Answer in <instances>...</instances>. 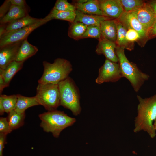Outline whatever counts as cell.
Instances as JSON below:
<instances>
[{"label": "cell", "instance_id": "cell-23", "mask_svg": "<svg viewBox=\"0 0 156 156\" xmlns=\"http://www.w3.org/2000/svg\"><path fill=\"white\" fill-rule=\"evenodd\" d=\"M75 12H65L58 10L53 8L44 18L50 21L53 19L65 20L74 22L76 17Z\"/></svg>", "mask_w": 156, "mask_h": 156}, {"label": "cell", "instance_id": "cell-27", "mask_svg": "<svg viewBox=\"0 0 156 156\" xmlns=\"http://www.w3.org/2000/svg\"><path fill=\"white\" fill-rule=\"evenodd\" d=\"M124 12H131L143 5L146 1L141 0H120Z\"/></svg>", "mask_w": 156, "mask_h": 156}, {"label": "cell", "instance_id": "cell-21", "mask_svg": "<svg viewBox=\"0 0 156 156\" xmlns=\"http://www.w3.org/2000/svg\"><path fill=\"white\" fill-rule=\"evenodd\" d=\"M17 100L14 110L19 113L25 112V110L31 107L40 105L35 96L26 97L17 94Z\"/></svg>", "mask_w": 156, "mask_h": 156}, {"label": "cell", "instance_id": "cell-31", "mask_svg": "<svg viewBox=\"0 0 156 156\" xmlns=\"http://www.w3.org/2000/svg\"><path fill=\"white\" fill-rule=\"evenodd\" d=\"M12 131L7 117H0V133L7 135L10 133Z\"/></svg>", "mask_w": 156, "mask_h": 156}, {"label": "cell", "instance_id": "cell-1", "mask_svg": "<svg viewBox=\"0 0 156 156\" xmlns=\"http://www.w3.org/2000/svg\"><path fill=\"white\" fill-rule=\"evenodd\" d=\"M139 103L137 115L134 120L133 131L146 132L152 138L156 135L153 123L156 118V94L149 97L143 98L137 95Z\"/></svg>", "mask_w": 156, "mask_h": 156}, {"label": "cell", "instance_id": "cell-8", "mask_svg": "<svg viewBox=\"0 0 156 156\" xmlns=\"http://www.w3.org/2000/svg\"><path fill=\"white\" fill-rule=\"evenodd\" d=\"M122 77L118 63L106 59L103 64L99 70L95 82L99 84L105 82H116Z\"/></svg>", "mask_w": 156, "mask_h": 156}, {"label": "cell", "instance_id": "cell-34", "mask_svg": "<svg viewBox=\"0 0 156 156\" xmlns=\"http://www.w3.org/2000/svg\"><path fill=\"white\" fill-rule=\"evenodd\" d=\"M148 36L149 40L156 37V21L149 31Z\"/></svg>", "mask_w": 156, "mask_h": 156}, {"label": "cell", "instance_id": "cell-3", "mask_svg": "<svg viewBox=\"0 0 156 156\" xmlns=\"http://www.w3.org/2000/svg\"><path fill=\"white\" fill-rule=\"evenodd\" d=\"M124 49L117 46L116 48L118 62L123 77L129 80L135 92H137L145 81L148 79L150 76L140 70L136 64L129 60L125 54Z\"/></svg>", "mask_w": 156, "mask_h": 156}, {"label": "cell", "instance_id": "cell-33", "mask_svg": "<svg viewBox=\"0 0 156 156\" xmlns=\"http://www.w3.org/2000/svg\"><path fill=\"white\" fill-rule=\"evenodd\" d=\"M7 135L0 133V156H2L3 149L6 142Z\"/></svg>", "mask_w": 156, "mask_h": 156}, {"label": "cell", "instance_id": "cell-9", "mask_svg": "<svg viewBox=\"0 0 156 156\" xmlns=\"http://www.w3.org/2000/svg\"><path fill=\"white\" fill-rule=\"evenodd\" d=\"M130 12L141 24L148 35L156 21V15L147 1L142 6Z\"/></svg>", "mask_w": 156, "mask_h": 156}, {"label": "cell", "instance_id": "cell-6", "mask_svg": "<svg viewBox=\"0 0 156 156\" xmlns=\"http://www.w3.org/2000/svg\"><path fill=\"white\" fill-rule=\"evenodd\" d=\"M35 96L40 105L48 111L56 110L60 105L58 84L38 83Z\"/></svg>", "mask_w": 156, "mask_h": 156}, {"label": "cell", "instance_id": "cell-26", "mask_svg": "<svg viewBox=\"0 0 156 156\" xmlns=\"http://www.w3.org/2000/svg\"><path fill=\"white\" fill-rule=\"evenodd\" d=\"M17 100V94L11 95L0 94V102L3 105L5 112L8 113L11 111L14 110Z\"/></svg>", "mask_w": 156, "mask_h": 156}, {"label": "cell", "instance_id": "cell-14", "mask_svg": "<svg viewBox=\"0 0 156 156\" xmlns=\"http://www.w3.org/2000/svg\"><path fill=\"white\" fill-rule=\"evenodd\" d=\"M101 38L116 43L117 26L116 19H110L102 21L100 24Z\"/></svg>", "mask_w": 156, "mask_h": 156}, {"label": "cell", "instance_id": "cell-18", "mask_svg": "<svg viewBox=\"0 0 156 156\" xmlns=\"http://www.w3.org/2000/svg\"><path fill=\"white\" fill-rule=\"evenodd\" d=\"M37 47L31 44L26 39L22 42L19 48L16 61L24 62L35 55L38 51Z\"/></svg>", "mask_w": 156, "mask_h": 156}, {"label": "cell", "instance_id": "cell-36", "mask_svg": "<svg viewBox=\"0 0 156 156\" xmlns=\"http://www.w3.org/2000/svg\"><path fill=\"white\" fill-rule=\"evenodd\" d=\"M7 86L2 76L0 75V93H2L3 89Z\"/></svg>", "mask_w": 156, "mask_h": 156}, {"label": "cell", "instance_id": "cell-13", "mask_svg": "<svg viewBox=\"0 0 156 156\" xmlns=\"http://www.w3.org/2000/svg\"><path fill=\"white\" fill-rule=\"evenodd\" d=\"M117 46L116 42L101 38L99 40L96 52L98 54L104 55L106 59L117 63L118 60L115 52Z\"/></svg>", "mask_w": 156, "mask_h": 156}, {"label": "cell", "instance_id": "cell-25", "mask_svg": "<svg viewBox=\"0 0 156 156\" xmlns=\"http://www.w3.org/2000/svg\"><path fill=\"white\" fill-rule=\"evenodd\" d=\"M88 26L79 22L72 23L68 30V35L76 40L81 38L86 31Z\"/></svg>", "mask_w": 156, "mask_h": 156}, {"label": "cell", "instance_id": "cell-35", "mask_svg": "<svg viewBox=\"0 0 156 156\" xmlns=\"http://www.w3.org/2000/svg\"><path fill=\"white\" fill-rule=\"evenodd\" d=\"M12 5L20 6H27L25 0H10Z\"/></svg>", "mask_w": 156, "mask_h": 156}, {"label": "cell", "instance_id": "cell-17", "mask_svg": "<svg viewBox=\"0 0 156 156\" xmlns=\"http://www.w3.org/2000/svg\"><path fill=\"white\" fill-rule=\"evenodd\" d=\"M76 17L74 22L82 23L87 25H96L100 26L101 23L104 21L112 19L103 16L86 14L76 10Z\"/></svg>", "mask_w": 156, "mask_h": 156}, {"label": "cell", "instance_id": "cell-32", "mask_svg": "<svg viewBox=\"0 0 156 156\" xmlns=\"http://www.w3.org/2000/svg\"><path fill=\"white\" fill-rule=\"evenodd\" d=\"M12 5L10 0L5 1L0 8V18L4 16L9 10Z\"/></svg>", "mask_w": 156, "mask_h": 156}, {"label": "cell", "instance_id": "cell-29", "mask_svg": "<svg viewBox=\"0 0 156 156\" xmlns=\"http://www.w3.org/2000/svg\"><path fill=\"white\" fill-rule=\"evenodd\" d=\"M53 8L58 10L65 12H75L77 10L74 5L66 0H57Z\"/></svg>", "mask_w": 156, "mask_h": 156}, {"label": "cell", "instance_id": "cell-7", "mask_svg": "<svg viewBox=\"0 0 156 156\" xmlns=\"http://www.w3.org/2000/svg\"><path fill=\"white\" fill-rule=\"evenodd\" d=\"M49 21L43 18L31 25L5 33L0 37V47L23 41L34 30Z\"/></svg>", "mask_w": 156, "mask_h": 156}, {"label": "cell", "instance_id": "cell-28", "mask_svg": "<svg viewBox=\"0 0 156 156\" xmlns=\"http://www.w3.org/2000/svg\"><path fill=\"white\" fill-rule=\"evenodd\" d=\"M92 38L98 39L101 38L100 26L91 25L88 26L85 33L82 36L81 38Z\"/></svg>", "mask_w": 156, "mask_h": 156}, {"label": "cell", "instance_id": "cell-15", "mask_svg": "<svg viewBox=\"0 0 156 156\" xmlns=\"http://www.w3.org/2000/svg\"><path fill=\"white\" fill-rule=\"evenodd\" d=\"M29 9L27 6L12 5L6 14L0 18V24H5L23 17L28 14Z\"/></svg>", "mask_w": 156, "mask_h": 156}, {"label": "cell", "instance_id": "cell-10", "mask_svg": "<svg viewBox=\"0 0 156 156\" xmlns=\"http://www.w3.org/2000/svg\"><path fill=\"white\" fill-rule=\"evenodd\" d=\"M117 19L126 28H131L138 32L142 37L143 45L149 40L147 32L131 12H124L120 17Z\"/></svg>", "mask_w": 156, "mask_h": 156}, {"label": "cell", "instance_id": "cell-11", "mask_svg": "<svg viewBox=\"0 0 156 156\" xmlns=\"http://www.w3.org/2000/svg\"><path fill=\"white\" fill-rule=\"evenodd\" d=\"M99 1L103 16L117 19L124 12L120 0H100Z\"/></svg>", "mask_w": 156, "mask_h": 156}, {"label": "cell", "instance_id": "cell-19", "mask_svg": "<svg viewBox=\"0 0 156 156\" xmlns=\"http://www.w3.org/2000/svg\"><path fill=\"white\" fill-rule=\"evenodd\" d=\"M76 10L86 14L103 16L99 5V0H89L82 4L75 3Z\"/></svg>", "mask_w": 156, "mask_h": 156}, {"label": "cell", "instance_id": "cell-4", "mask_svg": "<svg viewBox=\"0 0 156 156\" xmlns=\"http://www.w3.org/2000/svg\"><path fill=\"white\" fill-rule=\"evenodd\" d=\"M43 65V73L38 80L39 83L58 84L68 77L72 70L70 62L63 58L56 59L52 63L44 61Z\"/></svg>", "mask_w": 156, "mask_h": 156}, {"label": "cell", "instance_id": "cell-39", "mask_svg": "<svg viewBox=\"0 0 156 156\" xmlns=\"http://www.w3.org/2000/svg\"><path fill=\"white\" fill-rule=\"evenodd\" d=\"M89 0H77L76 2L77 3H79V4H82L83 3H86L88 1H89Z\"/></svg>", "mask_w": 156, "mask_h": 156}, {"label": "cell", "instance_id": "cell-5", "mask_svg": "<svg viewBox=\"0 0 156 156\" xmlns=\"http://www.w3.org/2000/svg\"><path fill=\"white\" fill-rule=\"evenodd\" d=\"M60 105L70 110L75 116L81 111L80 95L78 88L73 80L68 77L58 84Z\"/></svg>", "mask_w": 156, "mask_h": 156}, {"label": "cell", "instance_id": "cell-40", "mask_svg": "<svg viewBox=\"0 0 156 156\" xmlns=\"http://www.w3.org/2000/svg\"><path fill=\"white\" fill-rule=\"evenodd\" d=\"M153 126L154 127V128L155 129V130L156 131V118L155 119V120H154L153 123Z\"/></svg>", "mask_w": 156, "mask_h": 156}, {"label": "cell", "instance_id": "cell-38", "mask_svg": "<svg viewBox=\"0 0 156 156\" xmlns=\"http://www.w3.org/2000/svg\"><path fill=\"white\" fill-rule=\"evenodd\" d=\"M5 112L3 107V105L0 102V114L1 115H2L4 114Z\"/></svg>", "mask_w": 156, "mask_h": 156}, {"label": "cell", "instance_id": "cell-2", "mask_svg": "<svg viewBox=\"0 0 156 156\" xmlns=\"http://www.w3.org/2000/svg\"><path fill=\"white\" fill-rule=\"evenodd\" d=\"M41 120L40 126L44 131L51 133L58 138L61 131L76 122L75 118L68 116L64 112L57 109L48 111L38 115Z\"/></svg>", "mask_w": 156, "mask_h": 156}, {"label": "cell", "instance_id": "cell-12", "mask_svg": "<svg viewBox=\"0 0 156 156\" xmlns=\"http://www.w3.org/2000/svg\"><path fill=\"white\" fill-rule=\"evenodd\" d=\"M22 41L0 47V68L5 69L11 63L16 60Z\"/></svg>", "mask_w": 156, "mask_h": 156}, {"label": "cell", "instance_id": "cell-24", "mask_svg": "<svg viewBox=\"0 0 156 156\" xmlns=\"http://www.w3.org/2000/svg\"><path fill=\"white\" fill-rule=\"evenodd\" d=\"M25 116V112L19 113L14 110L11 111L8 113L7 118L12 131L24 125Z\"/></svg>", "mask_w": 156, "mask_h": 156}, {"label": "cell", "instance_id": "cell-30", "mask_svg": "<svg viewBox=\"0 0 156 156\" xmlns=\"http://www.w3.org/2000/svg\"><path fill=\"white\" fill-rule=\"evenodd\" d=\"M126 28L127 29L126 39L128 42L133 43L134 42L136 41L138 42L139 43V42H142V37L138 32L131 28Z\"/></svg>", "mask_w": 156, "mask_h": 156}, {"label": "cell", "instance_id": "cell-16", "mask_svg": "<svg viewBox=\"0 0 156 156\" xmlns=\"http://www.w3.org/2000/svg\"><path fill=\"white\" fill-rule=\"evenodd\" d=\"M42 19L33 17L28 14L21 18L5 24V33L31 25Z\"/></svg>", "mask_w": 156, "mask_h": 156}, {"label": "cell", "instance_id": "cell-20", "mask_svg": "<svg viewBox=\"0 0 156 156\" xmlns=\"http://www.w3.org/2000/svg\"><path fill=\"white\" fill-rule=\"evenodd\" d=\"M24 62H19L15 60L4 69L0 68V75L3 79L5 83L8 87L15 74L22 68Z\"/></svg>", "mask_w": 156, "mask_h": 156}, {"label": "cell", "instance_id": "cell-37", "mask_svg": "<svg viewBox=\"0 0 156 156\" xmlns=\"http://www.w3.org/2000/svg\"><path fill=\"white\" fill-rule=\"evenodd\" d=\"M156 15V0L147 1Z\"/></svg>", "mask_w": 156, "mask_h": 156}, {"label": "cell", "instance_id": "cell-22", "mask_svg": "<svg viewBox=\"0 0 156 156\" xmlns=\"http://www.w3.org/2000/svg\"><path fill=\"white\" fill-rule=\"evenodd\" d=\"M117 36L116 43L117 46L131 51L133 48V44L128 42L126 39L127 29L117 19Z\"/></svg>", "mask_w": 156, "mask_h": 156}]
</instances>
